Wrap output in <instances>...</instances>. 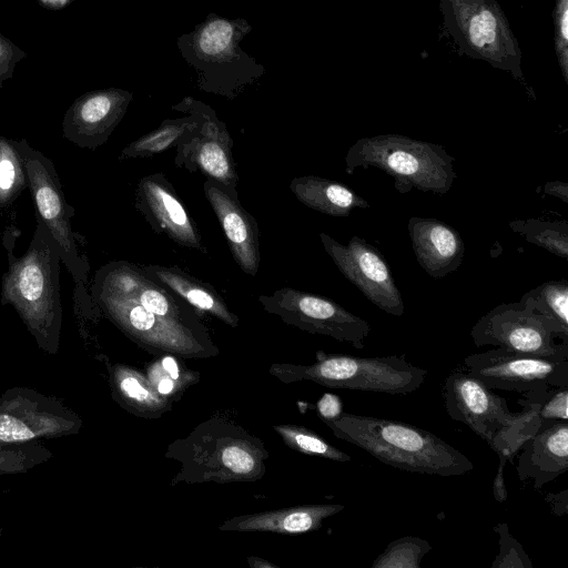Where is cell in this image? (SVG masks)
Masks as SVG:
<instances>
[{"instance_id": "20", "label": "cell", "mask_w": 568, "mask_h": 568, "mask_svg": "<svg viewBox=\"0 0 568 568\" xmlns=\"http://www.w3.org/2000/svg\"><path fill=\"white\" fill-rule=\"evenodd\" d=\"M407 229L417 262L428 275L439 280L462 265L465 244L453 226L434 217L412 216Z\"/></svg>"}, {"instance_id": "11", "label": "cell", "mask_w": 568, "mask_h": 568, "mask_svg": "<svg viewBox=\"0 0 568 568\" xmlns=\"http://www.w3.org/2000/svg\"><path fill=\"white\" fill-rule=\"evenodd\" d=\"M82 426L81 416L61 398L21 386L0 395V445L77 435Z\"/></svg>"}, {"instance_id": "17", "label": "cell", "mask_w": 568, "mask_h": 568, "mask_svg": "<svg viewBox=\"0 0 568 568\" xmlns=\"http://www.w3.org/2000/svg\"><path fill=\"white\" fill-rule=\"evenodd\" d=\"M132 99L131 92L119 88L80 95L63 116V136L82 149L101 146L123 119Z\"/></svg>"}, {"instance_id": "21", "label": "cell", "mask_w": 568, "mask_h": 568, "mask_svg": "<svg viewBox=\"0 0 568 568\" xmlns=\"http://www.w3.org/2000/svg\"><path fill=\"white\" fill-rule=\"evenodd\" d=\"M345 508L342 504L297 505L280 509L237 515L217 529L235 532L301 535L318 530L323 521Z\"/></svg>"}, {"instance_id": "37", "label": "cell", "mask_w": 568, "mask_h": 568, "mask_svg": "<svg viewBox=\"0 0 568 568\" xmlns=\"http://www.w3.org/2000/svg\"><path fill=\"white\" fill-rule=\"evenodd\" d=\"M26 55L23 50L0 33V89L4 81L12 77L17 63Z\"/></svg>"}, {"instance_id": "5", "label": "cell", "mask_w": 568, "mask_h": 568, "mask_svg": "<svg viewBox=\"0 0 568 568\" xmlns=\"http://www.w3.org/2000/svg\"><path fill=\"white\" fill-rule=\"evenodd\" d=\"M251 31L244 18L209 13L190 33L178 38V49L195 70L201 91L233 100L262 78L263 64L240 48Z\"/></svg>"}, {"instance_id": "40", "label": "cell", "mask_w": 568, "mask_h": 568, "mask_svg": "<svg viewBox=\"0 0 568 568\" xmlns=\"http://www.w3.org/2000/svg\"><path fill=\"white\" fill-rule=\"evenodd\" d=\"M506 465V462L503 459H499V465L497 467V474L494 479L493 485V491L494 497L497 501L503 503L507 499V489L505 484V477H504V467Z\"/></svg>"}, {"instance_id": "8", "label": "cell", "mask_w": 568, "mask_h": 568, "mask_svg": "<svg viewBox=\"0 0 568 568\" xmlns=\"http://www.w3.org/2000/svg\"><path fill=\"white\" fill-rule=\"evenodd\" d=\"M443 28L460 55L509 72L526 88L521 50L497 0H439Z\"/></svg>"}, {"instance_id": "39", "label": "cell", "mask_w": 568, "mask_h": 568, "mask_svg": "<svg viewBox=\"0 0 568 568\" xmlns=\"http://www.w3.org/2000/svg\"><path fill=\"white\" fill-rule=\"evenodd\" d=\"M545 500L551 506V511L557 516L568 513V490L565 489L559 494H548Z\"/></svg>"}, {"instance_id": "9", "label": "cell", "mask_w": 568, "mask_h": 568, "mask_svg": "<svg viewBox=\"0 0 568 568\" xmlns=\"http://www.w3.org/2000/svg\"><path fill=\"white\" fill-rule=\"evenodd\" d=\"M27 173L37 217L48 229L60 248L61 261L75 284L78 304L91 307L87 293L89 264L80 254L72 230L74 210L67 203L54 164L26 139L17 141Z\"/></svg>"}, {"instance_id": "27", "label": "cell", "mask_w": 568, "mask_h": 568, "mask_svg": "<svg viewBox=\"0 0 568 568\" xmlns=\"http://www.w3.org/2000/svg\"><path fill=\"white\" fill-rule=\"evenodd\" d=\"M192 114L166 119L159 128L128 144L120 153V160L151 158L175 145L184 133L195 124Z\"/></svg>"}, {"instance_id": "31", "label": "cell", "mask_w": 568, "mask_h": 568, "mask_svg": "<svg viewBox=\"0 0 568 568\" xmlns=\"http://www.w3.org/2000/svg\"><path fill=\"white\" fill-rule=\"evenodd\" d=\"M272 427L282 438L283 443L297 453L339 463L352 460L349 455L336 448L317 433L304 426L277 424Z\"/></svg>"}, {"instance_id": "12", "label": "cell", "mask_w": 568, "mask_h": 568, "mask_svg": "<svg viewBox=\"0 0 568 568\" xmlns=\"http://www.w3.org/2000/svg\"><path fill=\"white\" fill-rule=\"evenodd\" d=\"M476 346L493 345L507 351L539 356H568V342L557 327L523 302L497 305L473 326Z\"/></svg>"}, {"instance_id": "3", "label": "cell", "mask_w": 568, "mask_h": 568, "mask_svg": "<svg viewBox=\"0 0 568 568\" xmlns=\"http://www.w3.org/2000/svg\"><path fill=\"white\" fill-rule=\"evenodd\" d=\"M164 457L180 464L171 486L179 484L253 483L266 473L264 443L237 422L213 415L183 438L169 444Z\"/></svg>"}, {"instance_id": "44", "label": "cell", "mask_w": 568, "mask_h": 568, "mask_svg": "<svg viewBox=\"0 0 568 568\" xmlns=\"http://www.w3.org/2000/svg\"><path fill=\"white\" fill-rule=\"evenodd\" d=\"M1 536H2V528L0 527V542H1Z\"/></svg>"}, {"instance_id": "32", "label": "cell", "mask_w": 568, "mask_h": 568, "mask_svg": "<svg viewBox=\"0 0 568 568\" xmlns=\"http://www.w3.org/2000/svg\"><path fill=\"white\" fill-rule=\"evenodd\" d=\"M430 544L415 536L398 538L387 545L374 560L372 568H419Z\"/></svg>"}, {"instance_id": "25", "label": "cell", "mask_w": 568, "mask_h": 568, "mask_svg": "<svg viewBox=\"0 0 568 568\" xmlns=\"http://www.w3.org/2000/svg\"><path fill=\"white\" fill-rule=\"evenodd\" d=\"M290 190L307 207L334 217H347L354 209L371 207L346 185L316 175L294 178Z\"/></svg>"}, {"instance_id": "30", "label": "cell", "mask_w": 568, "mask_h": 568, "mask_svg": "<svg viewBox=\"0 0 568 568\" xmlns=\"http://www.w3.org/2000/svg\"><path fill=\"white\" fill-rule=\"evenodd\" d=\"M27 186L26 168L17 141L0 136V210L10 206Z\"/></svg>"}, {"instance_id": "28", "label": "cell", "mask_w": 568, "mask_h": 568, "mask_svg": "<svg viewBox=\"0 0 568 568\" xmlns=\"http://www.w3.org/2000/svg\"><path fill=\"white\" fill-rule=\"evenodd\" d=\"M520 302L534 308L568 336V282L550 280L525 293Z\"/></svg>"}, {"instance_id": "26", "label": "cell", "mask_w": 568, "mask_h": 568, "mask_svg": "<svg viewBox=\"0 0 568 568\" xmlns=\"http://www.w3.org/2000/svg\"><path fill=\"white\" fill-rule=\"evenodd\" d=\"M172 355L155 356L145 366V375L155 390L170 399L180 400L192 385L199 383V372L189 369Z\"/></svg>"}, {"instance_id": "24", "label": "cell", "mask_w": 568, "mask_h": 568, "mask_svg": "<svg viewBox=\"0 0 568 568\" xmlns=\"http://www.w3.org/2000/svg\"><path fill=\"white\" fill-rule=\"evenodd\" d=\"M141 267L154 282L176 294L194 310L209 313L232 328L237 327L239 316L210 284L194 278L178 266L149 264Z\"/></svg>"}, {"instance_id": "19", "label": "cell", "mask_w": 568, "mask_h": 568, "mask_svg": "<svg viewBox=\"0 0 568 568\" xmlns=\"http://www.w3.org/2000/svg\"><path fill=\"white\" fill-rule=\"evenodd\" d=\"M203 191L224 231L235 263L245 274L254 276L261 263L256 220L240 204L237 192L210 179L204 182Z\"/></svg>"}, {"instance_id": "23", "label": "cell", "mask_w": 568, "mask_h": 568, "mask_svg": "<svg viewBox=\"0 0 568 568\" xmlns=\"http://www.w3.org/2000/svg\"><path fill=\"white\" fill-rule=\"evenodd\" d=\"M111 397L128 413L141 418H160L173 403L160 395L145 373L128 364H106Z\"/></svg>"}, {"instance_id": "33", "label": "cell", "mask_w": 568, "mask_h": 568, "mask_svg": "<svg viewBox=\"0 0 568 568\" xmlns=\"http://www.w3.org/2000/svg\"><path fill=\"white\" fill-rule=\"evenodd\" d=\"M52 456L53 453L39 440L0 445V475L27 473Z\"/></svg>"}, {"instance_id": "14", "label": "cell", "mask_w": 568, "mask_h": 568, "mask_svg": "<svg viewBox=\"0 0 568 568\" xmlns=\"http://www.w3.org/2000/svg\"><path fill=\"white\" fill-rule=\"evenodd\" d=\"M464 366L490 389L524 394L568 387V356H539L497 347L468 355Z\"/></svg>"}, {"instance_id": "1", "label": "cell", "mask_w": 568, "mask_h": 568, "mask_svg": "<svg viewBox=\"0 0 568 568\" xmlns=\"http://www.w3.org/2000/svg\"><path fill=\"white\" fill-rule=\"evenodd\" d=\"M90 297L115 327L153 356L202 359L220 354L195 310L131 262L101 266Z\"/></svg>"}, {"instance_id": "43", "label": "cell", "mask_w": 568, "mask_h": 568, "mask_svg": "<svg viewBox=\"0 0 568 568\" xmlns=\"http://www.w3.org/2000/svg\"><path fill=\"white\" fill-rule=\"evenodd\" d=\"M43 7L50 10H59L70 3L72 0H38Z\"/></svg>"}, {"instance_id": "7", "label": "cell", "mask_w": 568, "mask_h": 568, "mask_svg": "<svg viewBox=\"0 0 568 568\" xmlns=\"http://www.w3.org/2000/svg\"><path fill=\"white\" fill-rule=\"evenodd\" d=\"M268 372L284 384L313 382L328 388L386 394L413 393L428 373L404 356L358 357L324 352H317L315 363H274Z\"/></svg>"}, {"instance_id": "18", "label": "cell", "mask_w": 568, "mask_h": 568, "mask_svg": "<svg viewBox=\"0 0 568 568\" xmlns=\"http://www.w3.org/2000/svg\"><path fill=\"white\" fill-rule=\"evenodd\" d=\"M135 207L156 233L180 246L202 250L201 234L192 216L163 173L149 174L139 180Z\"/></svg>"}, {"instance_id": "16", "label": "cell", "mask_w": 568, "mask_h": 568, "mask_svg": "<svg viewBox=\"0 0 568 568\" xmlns=\"http://www.w3.org/2000/svg\"><path fill=\"white\" fill-rule=\"evenodd\" d=\"M443 397L449 417L465 424L489 446L500 430L519 417V413L509 410L505 398L463 368L447 376Z\"/></svg>"}, {"instance_id": "34", "label": "cell", "mask_w": 568, "mask_h": 568, "mask_svg": "<svg viewBox=\"0 0 568 568\" xmlns=\"http://www.w3.org/2000/svg\"><path fill=\"white\" fill-rule=\"evenodd\" d=\"M498 534L499 552L491 568H531L532 562L523 546L515 539L506 523H499L494 527Z\"/></svg>"}, {"instance_id": "35", "label": "cell", "mask_w": 568, "mask_h": 568, "mask_svg": "<svg viewBox=\"0 0 568 568\" xmlns=\"http://www.w3.org/2000/svg\"><path fill=\"white\" fill-rule=\"evenodd\" d=\"M538 399L542 425L568 420V387H551L531 392Z\"/></svg>"}, {"instance_id": "4", "label": "cell", "mask_w": 568, "mask_h": 568, "mask_svg": "<svg viewBox=\"0 0 568 568\" xmlns=\"http://www.w3.org/2000/svg\"><path fill=\"white\" fill-rule=\"evenodd\" d=\"M324 424L335 437L400 470L449 477L474 469L473 462L462 452L407 423L342 413Z\"/></svg>"}, {"instance_id": "13", "label": "cell", "mask_w": 568, "mask_h": 568, "mask_svg": "<svg viewBox=\"0 0 568 568\" xmlns=\"http://www.w3.org/2000/svg\"><path fill=\"white\" fill-rule=\"evenodd\" d=\"M258 302L264 311L287 325L351 343L357 349L365 347L371 332L368 322L333 300L296 288L283 287L271 295H260Z\"/></svg>"}, {"instance_id": "42", "label": "cell", "mask_w": 568, "mask_h": 568, "mask_svg": "<svg viewBox=\"0 0 568 568\" xmlns=\"http://www.w3.org/2000/svg\"><path fill=\"white\" fill-rule=\"evenodd\" d=\"M247 562L252 568H278L277 565H274L266 559L258 558L255 556L247 557Z\"/></svg>"}, {"instance_id": "22", "label": "cell", "mask_w": 568, "mask_h": 568, "mask_svg": "<svg viewBox=\"0 0 568 568\" xmlns=\"http://www.w3.org/2000/svg\"><path fill=\"white\" fill-rule=\"evenodd\" d=\"M517 474L535 489L568 470V420L545 425L520 447Z\"/></svg>"}, {"instance_id": "36", "label": "cell", "mask_w": 568, "mask_h": 568, "mask_svg": "<svg viewBox=\"0 0 568 568\" xmlns=\"http://www.w3.org/2000/svg\"><path fill=\"white\" fill-rule=\"evenodd\" d=\"M554 44L564 81L568 83V0H555Z\"/></svg>"}, {"instance_id": "29", "label": "cell", "mask_w": 568, "mask_h": 568, "mask_svg": "<svg viewBox=\"0 0 568 568\" xmlns=\"http://www.w3.org/2000/svg\"><path fill=\"white\" fill-rule=\"evenodd\" d=\"M509 227L520 234L527 242L548 252L568 258V222L545 221L539 219L514 220Z\"/></svg>"}, {"instance_id": "2", "label": "cell", "mask_w": 568, "mask_h": 568, "mask_svg": "<svg viewBox=\"0 0 568 568\" xmlns=\"http://www.w3.org/2000/svg\"><path fill=\"white\" fill-rule=\"evenodd\" d=\"M32 240L21 256L13 255L14 241L3 244L8 270L2 276L0 302L14 308L38 347L57 355L62 328L60 248L36 216Z\"/></svg>"}, {"instance_id": "6", "label": "cell", "mask_w": 568, "mask_h": 568, "mask_svg": "<svg viewBox=\"0 0 568 568\" xmlns=\"http://www.w3.org/2000/svg\"><path fill=\"white\" fill-rule=\"evenodd\" d=\"M455 159L439 144L400 134H381L357 140L345 155V169L376 168L394 179L400 194L413 189L444 195L457 174Z\"/></svg>"}, {"instance_id": "15", "label": "cell", "mask_w": 568, "mask_h": 568, "mask_svg": "<svg viewBox=\"0 0 568 568\" xmlns=\"http://www.w3.org/2000/svg\"><path fill=\"white\" fill-rule=\"evenodd\" d=\"M322 245L339 272L379 310L402 316L404 303L392 271L382 253L366 240L354 235L342 244L320 233Z\"/></svg>"}, {"instance_id": "41", "label": "cell", "mask_w": 568, "mask_h": 568, "mask_svg": "<svg viewBox=\"0 0 568 568\" xmlns=\"http://www.w3.org/2000/svg\"><path fill=\"white\" fill-rule=\"evenodd\" d=\"M547 195L555 196L565 203H568V183L562 181H551L545 183L541 187Z\"/></svg>"}, {"instance_id": "38", "label": "cell", "mask_w": 568, "mask_h": 568, "mask_svg": "<svg viewBox=\"0 0 568 568\" xmlns=\"http://www.w3.org/2000/svg\"><path fill=\"white\" fill-rule=\"evenodd\" d=\"M343 406L337 395L326 393L316 404V410L323 422L337 418L342 413Z\"/></svg>"}, {"instance_id": "10", "label": "cell", "mask_w": 568, "mask_h": 568, "mask_svg": "<svg viewBox=\"0 0 568 568\" xmlns=\"http://www.w3.org/2000/svg\"><path fill=\"white\" fill-rule=\"evenodd\" d=\"M172 109L192 114L196 120L175 144V165L190 172H200L206 179L237 192L239 175L232 151L233 139L215 111L191 97H185Z\"/></svg>"}]
</instances>
